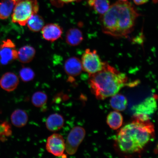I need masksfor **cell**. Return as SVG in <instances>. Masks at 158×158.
<instances>
[{"label": "cell", "instance_id": "ba28073f", "mask_svg": "<svg viewBox=\"0 0 158 158\" xmlns=\"http://www.w3.org/2000/svg\"><path fill=\"white\" fill-rule=\"evenodd\" d=\"M18 52L11 40H4L0 45V64L6 65L18 59Z\"/></svg>", "mask_w": 158, "mask_h": 158}, {"label": "cell", "instance_id": "4316f807", "mask_svg": "<svg viewBox=\"0 0 158 158\" xmlns=\"http://www.w3.org/2000/svg\"><path fill=\"white\" fill-rule=\"evenodd\" d=\"M119 1H121V2H126L128 1V0H118Z\"/></svg>", "mask_w": 158, "mask_h": 158}, {"label": "cell", "instance_id": "484cf974", "mask_svg": "<svg viewBox=\"0 0 158 158\" xmlns=\"http://www.w3.org/2000/svg\"><path fill=\"white\" fill-rule=\"evenodd\" d=\"M133 1L135 4L139 5L147 3L149 0H133Z\"/></svg>", "mask_w": 158, "mask_h": 158}, {"label": "cell", "instance_id": "44dd1931", "mask_svg": "<svg viewBox=\"0 0 158 158\" xmlns=\"http://www.w3.org/2000/svg\"><path fill=\"white\" fill-rule=\"evenodd\" d=\"M15 3L12 0H3L0 2V19L8 18L12 13Z\"/></svg>", "mask_w": 158, "mask_h": 158}, {"label": "cell", "instance_id": "9a60e30c", "mask_svg": "<svg viewBox=\"0 0 158 158\" xmlns=\"http://www.w3.org/2000/svg\"><path fill=\"white\" fill-rule=\"evenodd\" d=\"M83 39L82 31L78 28H71L66 33V40L71 46H76L80 44Z\"/></svg>", "mask_w": 158, "mask_h": 158}, {"label": "cell", "instance_id": "5b68a950", "mask_svg": "<svg viewBox=\"0 0 158 158\" xmlns=\"http://www.w3.org/2000/svg\"><path fill=\"white\" fill-rule=\"evenodd\" d=\"M81 62L83 70L89 75L101 71L106 63L102 62L96 50L92 51L89 49H86L82 55Z\"/></svg>", "mask_w": 158, "mask_h": 158}, {"label": "cell", "instance_id": "8fae6325", "mask_svg": "<svg viewBox=\"0 0 158 158\" xmlns=\"http://www.w3.org/2000/svg\"><path fill=\"white\" fill-rule=\"evenodd\" d=\"M19 83L18 77L12 72L5 73L0 79V86L3 90L9 92L15 90Z\"/></svg>", "mask_w": 158, "mask_h": 158}, {"label": "cell", "instance_id": "ac0fdd59", "mask_svg": "<svg viewBox=\"0 0 158 158\" xmlns=\"http://www.w3.org/2000/svg\"><path fill=\"white\" fill-rule=\"evenodd\" d=\"M106 122L111 129L117 130L121 127L123 124V116L117 111L110 112L107 116Z\"/></svg>", "mask_w": 158, "mask_h": 158}, {"label": "cell", "instance_id": "6da1fadb", "mask_svg": "<svg viewBox=\"0 0 158 158\" xmlns=\"http://www.w3.org/2000/svg\"><path fill=\"white\" fill-rule=\"evenodd\" d=\"M154 135V126L149 116L134 114L133 121L120 130L116 141L122 152L134 154L143 151Z\"/></svg>", "mask_w": 158, "mask_h": 158}, {"label": "cell", "instance_id": "7402d4cb", "mask_svg": "<svg viewBox=\"0 0 158 158\" xmlns=\"http://www.w3.org/2000/svg\"><path fill=\"white\" fill-rule=\"evenodd\" d=\"M48 96L46 94L42 91H37L33 94L31 97V102L35 107H42L46 104Z\"/></svg>", "mask_w": 158, "mask_h": 158}, {"label": "cell", "instance_id": "cb8c5ba5", "mask_svg": "<svg viewBox=\"0 0 158 158\" xmlns=\"http://www.w3.org/2000/svg\"><path fill=\"white\" fill-rule=\"evenodd\" d=\"M19 76L23 82H27L32 81L35 77V73L32 69L23 67L19 71Z\"/></svg>", "mask_w": 158, "mask_h": 158}, {"label": "cell", "instance_id": "e0dca14e", "mask_svg": "<svg viewBox=\"0 0 158 158\" xmlns=\"http://www.w3.org/2000/svg\"><path fill=\"white\" fill-rule=\"evenodd\" d=\"M110 100L111 107L117 111H123L127 107V100L125 96L121 94H116L112 96Z\"/></svg>", "mask_w": 158, "mask_h": 158}, {"label": "cell", "instance_id": "7c38bea8", "mask_svg": "<svg viewBox=\"0 0 158 158\" xmlns=\"http://www.w3.org/2000/svg\"><path fill=\"white\" fill-rule=\"evenodd\" d=\"M64 71L70 78L79 76L83 70L81 61L76 57L67 59L64 65Z\"/></svg>", "mask_w": 158, "mask_h": 158}, {"label": "cell", "instance_id": "d4e9b609", "mask_svg": "<svg viewBox=\"0 0 158 158\" xmlns=\"http://www.w3.org/2000/svg\"><path fill=\"white\" fill-rule=\"evenodd\" d=\"M78 1V0H51L53 5L56 6H61L65 3H68L72 2Z\"/></svg>", "mask_w": 158, "mask_h": 158}, {"label": "cell", "instance_id": "d6986e66", "mask_svg": "<svg viewBox=\"0 0 158 158\" xmlns=\"http://www.w3.org/2000/svg\"><path fill=\"white\" fill-rule=\"evenodd\" d=\"M88 3L97 13L101 15L105 13L110 6L109 0H89Z\"/></svg>", "mask_w": 158, "mask_h": 158}, {"label": "cell", "instance_id": "4fadbf2b", "mask_svg": "<svg viewBox=\"0 0 158 158\" xmlns=\"http://www.w3.org/2000/svg\"><path fill=\"white\" fill-rule=\"evenodd\" d=\"M64 120L60 114L55 113L50 114L47 118L45 125L49 131L56 132L64 127Z\"/></svg>", "mask_w": 158, "mask_h": 158}, {"label": "cell", "instance_id": "52a82bcc", "mask_svg": "<svg viewBox=\"0 0 158 158\" xmlns=\"http://www.w3.org/2000/svg\"><path fill=\"white\" fill-rule=\"evenodd\" d=\"M46 149L49 153L55 156L60 157L64 156L65 142L60 134L54 133L47 138Z\"/></svg>", "mask_w": 158, "mask_h": 158}, {"label": "cell", "instance_id": "8992f818", "mask_svg": "<svg viewBox=\"0 0 158 158\" xmlns=\"http://www.w3.org/2000/svg\"><path fill=\"white\" fill-rule=\"evenodd\" d=\"M85 134V130L80 126H76L71 130L65 142V151L68 155H72L76 153Z\"/></svg>", "mask_w": 158, "mask_h": 158}, {"label": "cell", "instance_id": "83f0119b", "mask_svg": "<svg viewBox=\"0 0 158 158\" xmlns=\"http://www.w3.org/2000/svg\"><path fill=\"white\" fill-rule=\"evenodd\" d=\"M14 2H15V3L19 1V0H12Z\"/></svg>", "mask_w": 158, "mask_h": 158}, {"label": "cell", "instance_id": "ffe728a7", "mask_svg": "<svg viewBox=\"0 0 158 158\" xmlns=\"http://www.w3.org/2000/svg\"><path fill=\"white\" fill-rule=\"evenodd\" d=\"M27 24L31 31L37 32L40 31L44 26V21L42 17L35 14L31 16Z\"/></svg>", "mask_w": 158, "mask_h": 158}, {"label": "cell", "instance_id": "5bb4252c", "mask_svg": "<svg viewBox=\"0 0 158 158\" xmlns=\"http://www.w3.org/2000/svg\"><path fill=\"white\" fill-rule=\"evenodd\" d=\"M10 119L14 126L21 128L26 125L28 120V116L24 110L19 109L15 110L11 114Z\"/></svg>", "mask_w": 158, "mask_h": 158}, {"label": "cell", "instance_id": "7a4b0ae2", "mask_svg": "<svg viewBox=\"0 0 158 158\" xmlns=\"http://www.w3.org/2000/svg\"><path fill=\"white\" fill-rule=\"evenodd\" d=\"M140 14L128 2L118 1L101 16L102 31L116 37L127 36L133 31Z\"/></svg>", "mask_w": 158, "mask_h": 158}, {"label": "cell", "instance_id": "30bf717a", "mask_svg": "<svg viewBox=\"0 0 158 158\" xmlns=\"http://www.w3.org/2000/svg\"><path fill=\"white\" fill-rule=\"evenodd\" d=\"M41 33L45 40L49 41H54L60 38L63 33L62 27L56 23H49L44 26Z\"/></svg>", "mask_w": 158, "mask_h": 158}, {"label": "cell", "instance_id": "3957f363", "mask_svg": "<svg viewBox=\"0 0 158 158\" xmlns=\"http://www.w3.org/2000/svg\"><path fill=\"white\" fill-rule=\"evenodd\" d=\"M89 84L98 100H104L117 94L127 84L128 78L107 63L101 71L89 75Z\"/></svg>", "mask_w": 158, "mask_h": 158}, {"label": "cell", "instance_id": "603a6c76", "mask_svg": "<svg viewBox=\"0 0 158 158\" xmlns=\"http://www.w3.org/2000/svg\"><path fill=\"white\" fill-rule=\"evenodd\" d=\"M12 134L10 124L7 121L0 123V143L4 142Z\"/></svg>", "mask_w": 158, "mask_h": 158}, {"label": "cell", "instance_id": "2e32d148", "mask_svg": "<svg viewBox=\"0 0 158 158\" xmlns=\"http://www.w3.org/2000/svg\"><path fill=\"white\" fill-rule=\"evenodd\" d=\"M18 59L20 62L26 64L31 62L34 58L35 50L33 47L30 45H25L19 49Z\"/></svg>", "mask_w": 158, "mask_h": 158}, {"label": "cell", "instance_id": "277c9868", "mask_svg": "<svg viewBox=\"0 0 158 158\" xmlns=\"http://www.w3.org/2000/svg\"><path fill=\"white\" fill-rule=\"evenodd\" d=\"M39 10L37 0H19L15 3L12 21L14 23L25 26L31 16L37 14Z\"/></svg>", "mask_w": 158, "mask_h": 158}, {"label": "cell", "instance_id": "9c48e42d", "mask_svg": "<svg viewBox=\"0 0 158 158\" xmlns=\"http://www.w3.org/2000/svg\"><path fill=\"white\" fill-rule=\"evenodd\" d=\"M157 108V102L155 97L148 98L143 102L134 106V114H143L149 116L153 114Z\"/></svg>", "mask_w": 158, "mask_h": 158}]
</instances>
